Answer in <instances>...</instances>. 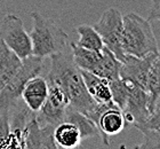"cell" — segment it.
Returning a JSON list of instances; mask_svg holds the SVG:
<instances>
[{"mask_svg": "<svg viewBox=\"0 0 160 149\" xmlns=\"http://www.w3.org/2000/svg\"><path fill=\"white\" fill-rule=\"evenodd\" d=\"M50 69L46 79L48 83L60 85L67 93L69 107L87 115L96 101L90 96L82 79L80 69L65 52L50 55Z\"/></svg>", "mask_w": 160, "mask_h": 149, "instance_id": "cell-1", "label": "cell"}, {"mask_svg": "<svg viewBox=\"0 0 160 149\" xmlns=\"http://www.w3.org/2000/svg\"><path fill=\"white\" fill-rule=\"evenodd\" d=\"M121 43L126 55L143 57L159 52L150 21L135 13H128L123 16Z\"/></svg>", "mask_w": 160, "mask_h": 149, "instance_id": "cell-2", "label": "cell"}, {"mask_svg": "<svg viewBox=\"0 0 160 149\" xmlns=\"http://www.w3.org/2000/svg\"><path fill=\"white\" fill-rule=\"evenodd\" d=\"M30 17L33 21V28L29 33L32 43V55L45 59L65 50L69 37L63 29L39 12H31Z\"/></svg>", "mask_w": 160, "mask_h": 149, "instance_id": "cell-3", "label": "cell"}, {"mask_svg": "<svg viewBox=\"0 0 160 149\" xmlns=\"http://www.w3.org/2000/svg\"><path fill=\"white\" fill-rule=\"evenodd\" d=\"M43 59L42 57L30 55L27 59H23L22 66L16 75L9 80V83L0 91V115L9 113L12 107L18 102L28 80L32 77L38 76L42 71Z\"/></svg>", "mask_w": 160, "mask_h": 149, "instance_id": "cell-4", "label": "cell"}, {"mask_svg": "<svg viewBox=\"0 0 160 149\" xmlns=\"http://www.w3.org/2000/svg\"><path fill=\"white\" fill-rule=\"evenodd\" d=\"M123 16L117 8H108L102 13L100 20L94 28L100 33L104 46L110 50L121 62L125 61L126 54L123 53L121 37H122Z\"/></svg>", "mask_w": 160, "mask_h": 149, "instance_id": "cell-5", "label": "cell"}, {"mask_svg": "<svg viewBox=\"0 0 160 149\" xmlns=\"http://www.w3.org/2000/svg\"><path fill=\"white\" fill-rule=\"evenodd\" d=\"M0 40L21 59L32 55V43L30 35L24 28L21 17L7 14L0 22Z\"/></svg>", "mask_w": 160, "mask_h": 149, "instance_id": "cell-6", "label": "cell"}, {"mask_svg": "<svg viewBox=\"0 0 160 149\" xmlns=\"http://www.w3.org/2000/svg\"><path fill=\"white\" fill-rule=\"evenodd\" d=\"M48 83V82H47ZM69 107V99L64 89L54 83H48V95L41 108L36 114L40 126H56L64 120Z\"/></svg>", "mask_w": 160, "mask_h": 149, "instance_id": "cell-7", "label": "cell"}, {"mask_svg": "<svg viewBox=\"0 0 160 149\" xmlns=\"http://www.w3.org/2000/svg\"><path fill=\"white\" fill-rule=\"evenodd\" d=\"M125 80L128 85V95L122 109L125 122L126 125H133L138 130L151 114L149 110V94L130 80Z\"/></svg>", "mask_w": 160, "mask_h": 149, "instance_id": "cell-8", "label": "cell"}, {"mask_svg": "<svg viewBox=\"0 0 160 149\" xmlns=\"http://www.w3.org/2000/svg\"><path fill=\"white\" fill-rule=\"evenodd\" d=\"M158 53H152L143 57H137L134 55H126V59L121 63L120 68V78L130 80L147 91L148 75L150 70L151 63Z\"/></svg>", "mask_w": 160, "mask_h": 149, "instance_id": "cell-9", "label": "cell"}, {"mask_svg": "<svg viewBox=\"0 0 160 149\" xmlns=\"http://www.w3.org/2000/svg\"><path fill=\"white\" fill-rule=\"evenodd\" d=\"M55 126H40L36 115L29 120L24 130V148H57L54 140Z\"/></svg>", "mask_w": 160, "mask_h": 149, "instance_id": "cell-10", "label": "cell"}, {"mask_svg": "<svg viewBox=\"0 0 160 149\" xmlns=\"http://www.w3.org/2000/svg\"><path fill=\"white\" fill-rule=\"evenodd\" d=\"M126 125L122 110L116 104L109 107L101 114L96 126L100 131V136L105 147H109V136L119 134Z\"/></svg>", "mask_w": 160, "mask_h": 149, "instance_id": "cell-11", "label": "cell"}, {"mask_svg": "<svg viewBox=\"0 0 160 149\" xmlns=\"http://www.w3.org/2000/svg\"><path fill=\"white\" fill-rule=\"evenodd\" d=\"M48 95V83L46 77L38 76L32 77L25 84L21 98L25 106L33 113H38Z\"/></svg>", "mask_w": 160, "mask_h": 149, "instance_id": "cell-12", "label": "cell"}, {"mask_svg": "<svg viewBox=\"0 0 160 149\" xmlns=\"http://www.w3.org/2000/svg\"><path fill=\"white\" fill-rule=\"evenodd\" d=\"M82 79L85 82L86 88L90 96L98 103H109L112 101V94H111L110 82L103 77H100L89 71L80 69Z\"/></svg>", "mask_w": 160, "mask_h": 149, "instance_id": "cell-13", "label": "cell"}, {"mask_svg": "<svg viewBox=\"0 0 160 149\" xmlns=\"http://www.w3.org/2000/svg\"><path fill=\"white\" fill-rule=\"evenodd\" d=\"M23 60L0 40V91L20 70Z\"/></svg>", "mask_w": 160, "mask_h": 149, "instance_id": "cell-14", "label": "cell"}, {"mask_svg": "<svg viewBox=\"0 0 160 149\" xmlns=\"http://www.w3.org/2000/svg\"><path fill=\"white\" fill-rule=\"evenodd\" d=\"M54 140L57 147L64 149H74L81 145L82 136L77 126L63 120L54 129Z\"/></svg>", "mask_w": 160, "mask_h": 149, "instance_id": "cell-15", "label": "cell"}, {"mask_svg": "<svg viewBox=\"0 0 160 149\" xmlns=\"http://www.w3.org/2000/svg\"><path fill=\"white\" fill-rule=\"evenodd\" d=\"M121 61L117 59L110 50H108L104 46L102 50L100 62L95 68L94 72L95 75L100 77H103L109 82H112L114 79L120 78V68H121Z\"/></svg>", "mask_w": 160, "mask_h": 149, "instance_id": "cell-16", "label": "cell"}, {"mask_svg": "<svg viewBox=\"0 0 160 149\" xmlns=\"http://www.w3.org/2000/svg\"><path fill=\"white\" fill-rule=\"evenodd\" d=\"M70 50L72 60L79 69L94 72L95 68L100 62L102 51L96 52V51L87 50V48H83V47L77 45L76 43L70 44Z\"/></svg>", "mask_w": 160, "mask_h": 149, "instance_id": "cell-17", "label": "cell"}, {"mask_svg": "<svg viewBox=\"0 0 160 149\" xmlns=\"http://www.w3.org/2000/svg\"><path fill=\"white\" fill-rule=\"evenodd\" d=\"M147 92L149 94V110L152 113L160 98V51L151 63L148 75Z\"/></svg>", "mask_w": 160, "mask_h": 149, "instance_id": "cell-18", "label": "cell"}, {"mask_svg": "<svg viewBox=\"0 0 160 149\" xmlns=\"http://www.w3.org/2000/svg\"><path fill=\"white\" fill-rule=\"evenodd\" d=\"M64 120L72 123L77 126L81 133V136H82V139L90 138L94 136H100V131L97 129L96 124L90 118H88L86 115H83L82 113H80L71 107H68L65 116H64Z\"/></svg>", "mask_w": 160, "mask_h": 149, "instance_id": "cell-19", "label": "cell"}, {"mask_svg": "<svg viewBox=\"0 0 160 149\" xmlns=\"http://www.w3.org/2000/svg\"><path fill=\"white\" fill-rule=\"evenodd\" d=\"M77 33L79 35V39L76 44L79 46L87 48V50L96 51L101 52L103 50L104 44L101 38L100 33L97 32L96 29L88 24H81L77 27Z\"/></svg>", "mask_w": 160, "mask_h": 149, "instance_id": "cell-20", "label": "cell"}, {"mask_svg": "<svg viewBox=\"0 0 160 149\" xmlns=\"http://www.w3.org/2000/svg\"><path fill=\"white\" fill-rule=\"evenodd\" d=\"M141 132L143 133L144 141L138 148H158L160 149V129H144Z\"/></svg>", "mask_w": 160, "mask_h": 149, "instance_id": "cell-21", "label": "cell"}, {"mask_svg": "<svg viewBox=\"0 0 160 149\" xmlns=\"http://www.w3.org/2000/svg\"><path fill=\"white\" fill-rule=\"evenodd\" d=\"M144 129H160V100L157 101L154 110L150 114L145 123L138 130L142 131Z\"/></svg>", "mask_w": 160, "mask_h": 149, "instance_id": "cell-22", "label": "cell"}, {"mask_svg": "<svg viewBox=\"0 0 160 149\" xmlns=\"http://www.w3.org/2000/svg\"><path fill=\"white\" fill-rule=\"evenodd\" d=\"M148 20L160 21V0H151V7L148 13Z\"/></svg>", "mask_w": 160, "mask_h": 149, "instance_id": "cell-23", "label": "cell"}, {"mask_svg": "<svg viewBox=\"0 0 160 149\" xmlns=\"http://www.w3.org/2000/svg\"><path fill=\"white\" fill-rule=\"evenodd\" d=\"M158 100H160V98H159V99H158Z\"/></svg>", "mask_w": 160, "mask_h": 149, "instance_id": "cell-24", "label": "cell"}]
</instances>
